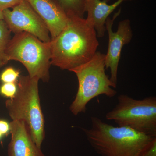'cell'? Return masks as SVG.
<instances>
[{"mask_svg":"<svg viewBox=\"0 0 156 156\" xmlns=\"http://www.w3.org/2000/svg\"><path fill=\"white\" fill-rule=\"evenodd\" d=\"M140 156H156V137L152 140Z\"/></svg>","mask_w":156,"mask_h":156,"instance_id":"17","label":"cell"},{"mask_svg":"<svg viewBox=\"0 0 156 156\" xmlns=\"http://www.w3.org/2000/svg\"><path fill=\"white\" fill-rule=\"evenodd\" d=\"M5 53L8 61L21 62L30 77L37 78L45 83L50 80V41H42L25 32L15 34L9 42Z\"/></svg>","mask_w":156,"mask_h":156,"instance_id":"5","label":"cell"},{"mask_svg":"<svg viewBox=\"0 0 156 156\" xmlns=\"http://www.w3.org/2000/svg\"><path fill=\"white\" fill-rule=\"evenodd\" d=\"M91 127L83 128V131L100 156H140L156 137L126 127H115L97 117H91Z\"/></svg>","mask_w":156,"mask_h":156,"instance_id":"2","label":"cell"},{"mask_svg":"<svg viewBox=\"0 0 156 156\" xmlns=\"http://www.w3.org/2000/svg\"><path fill=\"white\" fill-rule=\"evenodd\" d=\"M17 89V83H5L1 86L0 92L5 97L11 98L16 94Z\"/></svg>","mask_w":156,"mask_h":156,"instance_id":"15","label":"cell"},{"mask_svg":"<svg viewBox=\"0 0 156 156\" xmlns=\"http://www.w3.org/2000/svg\"><path fill=\"white\" fill-rule=\"evenodd\" d=\"M11 139L8 145L9 156H45L34 142L24 122L12 121L10 123Z\"/></svg>","mask_w":156,"mask_h":156,"instance_id":"10","label":"cell"},{"mask_svg":"<svg viewBox=\"0 0 156 156\" xmlns=\"http://www.w3.org/2000/svg\"><path fill=\"white\" fill-rule=\"evenodd\" d=\"M3 135L1 133H0V139L2 138V136Z\"/></svg>","mask_w":156,"mask_h":156,"instance_id":"20","label":"cell"},{"mask_svg":"<svg viewBox=\"0 0 156 156\" xmlns=\"http://www.w3.org/2000/svg\"><path fill=\"white\" fill-rule=\"evenodd\" d=\"M67 25L50 41L51 64L62 70H71L92 58L99 46L97 34L86 19L67 15Z\"/></svg>","mask_w":156,"mask_h":156,"instance_id":"1","label":"cell"},{"mask_svg":"<svg viewBox=\"0 0 156 156\" xmlns=\"http://www.w3.org/2000/svg\"><path fill=\"white\" fill-rule=\"evenodd\" d=\"M118 103L107 113L105 118L119 127H126L153 136H156V97L135 99L121 94Z\"/></svg>","mask_w":156,"mask_h":156,"instance_id":"6","label":"cell"},{"mask_svg":"<svg viewBox=\"0 0 156 156\" xmlns=\"http://www.w3.org/2000/svg\"><path fill=\"white\" fill-rule=\"evenodd\" d=\"M3 11L4 20L9 29L14 34L25 32L33 35L42 41H51L50 33L41 18L27 0Z\"/></svg>","mask_w":156,"mask_h":156,"instance_id":"7","label":"cell"},{"mask_svg":"<svg viewBox=\"0 0 156 156\" xmlns=\"http://www.w3.org/2000/svg\"><path fill=\"white\" fill-rule=\"evenodd\" d=\"M47 26L51 39L55 38L67 25L69 17L53 0H27Z\"/></svg>","mask_w":156,"mask_h":156,"instance_id":"9","label":"cell"},{"mask_svg":"<svg viewBox=\"0 0 156 156\" xmlns=\"http://www.w3.org/2000/svg\"><path fill=\"white\" fill-rule=\"evenodd\" d=\"M10 131V124L4 120H0V133L4 135L8 134Z\"/></svg>","mask_w":156,"mask_h":156,"instance_id":"18","label":"cell"},{"mask_svg":"<svg viewBox=\"0 0 156 156\" xmlns=\"http://www.w3.org/2000/svg\"><path fill=\"white\" fill-rule=\"evenodd\" d=\"M11 31L4 20H0V68L9 61L6 55V50L10 41Z\"/></svg>","mask_w":156,"mask_h":156,"instance_id":"13","label":"cell"},{"mask_svg":"<svg viewBox=\"0 0 156 156\" xmlns=\"http://www.w3.org/2000/svg\"><path fill=\"white\" fill-rule=\"evenodd\" d=\"M20 77L18 70L12 67H8L1 74L0 79L4 83H17Z\"/></svg>","mask_w":156,"mask_h":156,"instance_id":"14","label":"cell"},{"mask_svg":"<svg viewBox=\"0 0 156 156\" xmlns=\"http://www.w3.org/2000/svg\"><path fill=\"white\" fill-rule=\"evenodd\" d=\"M24 1L25 0H0V10L3 11L14 8Z\"/></svg>","mask_w":156,"mask_h":156,"instance_id":"16","label":"cell"},{"mask_svg":"<svg viewBox=\"0 0 156 156\" xmlns=\"http://www.w3.org/2000/svg\"><path fill=\"white\" fill-rule=\"evenodd\" d=\"M108 2H109V1H110V0H108Z\"/></svg>","mask_w":156,"mask_h":156,"instance_id":"21","label":"cell"},{"mask_svg":"<svg viewBox=\"0 0 156 156\" xmlns=\"http://www.w3.org/2000/svg\"><path fill=\"white\" fill-rule=\"evenodd\" d=\"M135 0H117L111 5L108 0H86L85 12L87 13L86 21L96 31L97 37H104L105 31V23L109 16L123 2Z\"/></svg>","mask_w":156,"mask_h":156,"instance_id":"11","label":"cell"},{"mask_svg":"<svg viewBox=\"0 0 156 156\" xmlns=\"http://www.w3.org/2000/svg\"><path fill=\"white\" fill-rule=\"evenodd\" d=\"M121 9L115 13L111 19L108 17L105 23V28L108 36V49L105 54V69L109 68L110 79L117 87L118 70L121 52L123 47L131 42L133 36L131 21L126 19L119 23L118 30L114 32L112 26L115 20L121 14Z\"/></svg>","mask_w":156,"mask_h":156,"instance_id":"8","label":"cell"},{"mask_svg":"<svg viewBox=\"0 0 156 156\" xmlns=\"http://www.w3.org/2000/svg\"><path fill=\"white\" fill-rule=\"evenodd\" d=\"M37 78L20 77L17 92L6 101L5 107L12 121H22L34 142L41 148L45 136V120L41 107Z\"/></svg>","mask_w":156,"mask_h":156,"instance_id":"3","label":"cell"},{"mask_svg":"<svg viewBox=\"0 0 156 156\" xmlns=\"http://www.w3.org/2000/svg\"><path fill=\"white\" fill-rule=\"evenodd\" d=\"M4 20V16H3V11L0 10V20Z\"/></svg>","mask_w":156,"mask_h":156,"instance_id":"19","label":"cell"},{"mask_svg":"<svg viewBox=\"0 0 156 156\" xmlns=\"http://www.w3.org/2000/svg\"><path fill=\"white\" fill-rule=\"evenodd\" d=\"M67 15H74L84 18L86 0H53Z\"/></svg>","mask_w":156,"mask_h":156,"instance_id":"12","label":"cell"},{"mask_svg":"<svg viewBox=\"0 0 156 156\" xmlns=\"http://www.w3.org/2000/svg\"><path fill=\"white\" fill-rule=\"evenodd\" d=\"M105 54L96 52L89 61L70 71L76 74L79 84L75 98L69 107L73 115L86 112L88 103L99 95L112 98L116 95L113 88L117 87L105 73Z\"/></svg>","mask_w":156,"mask_h":156,"instance_id":"4","label":"cell"}]
</instances>
